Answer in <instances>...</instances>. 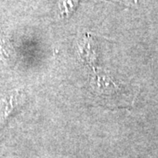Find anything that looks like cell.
Wrapping results in <instances>:
<instances>
[{"instance_id":"1","label":"cell","mask_w":158,"mask_h":158,"mask_svg":"<svg viewBox=\"0 0 158 158\" xmlns=\"http://www.w3.org/2000/svg\"><path fill=\"white\" fill-rule=\"evenodd\" d=\"M23 94L19 90L11 91L6 98L0 100V128L6 124V120L13 113V111L21 104Z\"/></svg>"},{"instance_id":"2","label":"cell","mask_w":158,"mask_h":158,"mask_svg":"<svg viewBox=\"0 0 158 158\" xmlns=\"http://www.w3.org/2000/svg\"><path fill=\"white\" fill-rule=\"evenodd\" d=\"M94 47L93 40L89 36L85 37L78 45L80 56L84 62L90 63V65H92L96 61V51L94 50Z\"/></svg>"},{"instance_id":"3","label":"cell","mask_w":158,"mask_h":158,"mask_svg":"<svg viewBox=\"0 0 158 158\" xmlns=\"http://www.w3.org/2000/svg\"><path fill=\"white\" fill-rule=\"evenodd\" d=\"M78 3L79 0H60L59 9L61 18L64 19L69 17L76 11Z\"/></svg>"}]
</instances>
